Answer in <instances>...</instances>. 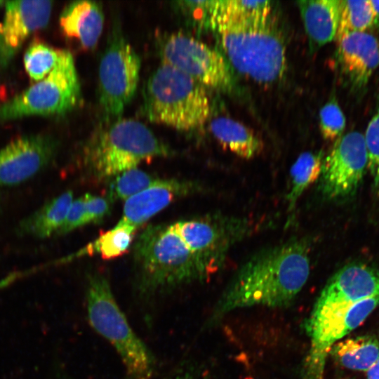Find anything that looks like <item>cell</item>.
Returning <instances> with one entry per match:
<instances>
[{"mask_svg":"<svg viewBox=\"0 0 379 379\" xmlns=\"http://www.w3.org/2000/svg\"><path fill=\"white\" fill-rule=\"evenodd\" d=\"M310 271V245L303 239L288 241L255 254L232 278L207 325H213L240 308L287 305L306 284Z\"/></svg>","mask_w":379,"mask_h":379,"instance_id":"1","label":"cell"},{"mask_svg":"<svg viewBox=\"0 0 379 379\" xmlns=\"http://www.w3.org/2000/svg\"><path fill=\"white\" fill-rule=\"evenodd\" d=\"M206 24L213 29L229 65L258 84L279 81L286 69L284 41L268 22L247 25L229 20L214 12L209 2Z\"/></svg>","mask_w":379,"mask_h":379,"instance_id":"2","label":"cell"},{"mask_svg":"<svg viewBox=\"0 0 379 379\" xmlns=\"http://www.w3.org/2000/svg\"><path fill=\"white\" fill-rule=\"evenodd\" d=\"M136 286L144 295L206 278L197 260L171 225L145 227L133 245Z\"/></svg>","mask_w":379,"mask_h":379,"instance_id":"3","label":"cell"},{"mask_svg":"<svg viewBox=\"0 0 379 379\" xmlns=\"http://www.w3.org/2000/svg\"><path fill=\"white\" fill-rule=\"evenodd\" d=\"M171 153L142 122L119 119L90 138L84 147L83 162L91 177L102 180L136 168L142 161Z\"/></svg>","mask_w":379,"mask_h":379,"instance_id":"4","label":"cell"},{"mask_svg":"<svg viewBox=\"0 0 379 379\" xmlns=\"http://www.w3.org/2000/svg\"><path fill=\"white\" fill-rule=\"evenodd\" d=\"M143 112L152 122L187 131L207 121L211 102L204 86L161 63L147 81Z\"/></svg>","mask_w":379,"mask_h":379,"instance_id":"5","label":"cell"},{"mask_svg":"<svg viewBox=\"0 0 379 379\" xmlns=\"http://www.w3.org/2000/svg\"><path fill=\"white\" fill-rule=\"evenodd\" d=\"M86 306L91 326L117 350L130 376L149 379L155 368L154 358L128 323L102 274L88 277Z\"/></svg>","mask_w":379,"mask_h":379,"instance_id":"6","label":"cell"},{"mask_svg":"<svg viewBox=\"0 0 379 379\" xmlns=\"http://www.w3.org/2000/svg\"><path fill=\"white\" fill-rule=\"evenodd\" d=\"M81 99V87L74 58L65 50L53 69L43 79L0 106V121L27 116L61 114Z\"/></svg>","mask_w":379,"mask_h":379,"instance_id":"7","label":"cell"},{"mask_svg":"<svg viewBox=\"0 0 379 379\" xmlns=\"http://www.w3.org/2000/svg\"><path fill=\"white\" fill-rule=\"evenodd\" d=\"M140 59L114 23L98 67L99 102L109 120L121 119L139 81Z\"/></svg>","mask_w":379,"mask_h":379,"instance_id":"8","label":"cell"},{"mask_svg":"<svg viewBox=\"0 0 379 379\" xmlns=\"http://www.w3.org/2000/svg\"><path fill=\"white\" fill-rule=\"evenodd\" d=\"M161 63L204 86L225 92L234 86L232 69L224 55L196 38L182 32L164 36L159 44Z\"/></svg>","mask_w":379,"mask_h":379,"instance_id":"9","label":"cell"},{"mask_svg":"<svg viewBox=\"0 0 379 379\" xmlns=\"http://www.w3.org/2000/svg\"><path fill=\"white\" fill-rule=\"evenodd\" d=\"M368 157L364 135L350 131L342 135L323 161L321 190L329 199L352 194L361 181Z\"/></svg>","mask_w":379,"mask_h":379,"instance_id":"10","label":"cell"},{"mask_svg":"<svg viewBox=\"0 0 379 379\" xmlns=\"http://www.w3.org/2000/svg\"><path fill=\"white\" fill-rule=\"evenodd\" d=\"M57 147L56 140L44 135L11 141L0 149V186L16 185L34 176L51 162Z\"/></svg>","mask_w":379,"mask_h":379,"instance_id":"11","label":"cell"},{"mask_svg":"<svg viewBox=\"0 0 379 379\" xmlns=\"http://www.w3.org/2000/svg\"><path fill=\"white\" fill-rule=\"evenodd\" d=\"M376 296H379V271L363 264H350L327 282L312 310H335Z\"/></svg>","mask_w":379,"mask_h":379,"instance_id":"12","label":"cell"},{"mask_svg":"<svg viewBox=\"0 0 379 379\" xmlns=\"http://www.w3.org/2000/svg\"><path fill=\"white\" fill-rule=\"evenodd\" d=\"M52 6L50 1L6 2L0 22V62L6 63L31 34L47 25Z\"/></svg>","mask_w":379,"mask_h":379,"instance_id":"13","label":"cell"},{"mask_svg":"<svg viewBox=\"0 0 379 379\" xmlns=\"http://www.w3.org/2000/svg\"><path fill=\"white\" fill-rule=\"evenodd\" d=\"M174 230L199 263L208 277L219 267L227 243L224 228L213 218L180 220Z\"/></svg>","mask_w":379,"mask_h":379,"instance_id":"14","label":"cell"},{"mask_svg":"<svg viewBox=\"0 0 379 379\" xmlns=\"http://www.w3.org/2000/svg\"><path fill=\"white\" fill-rule=\"evenodd\" d=\"M191 181L159 178L152 186L125 201L118 222L138 229L174 201L197 191Z\"/></svg>","mask_w":379,"mask_h":379,"instance_id":"15","label":"cell"},{"mask_svg":"<svg viewBox=\"0 0 379 379\" xmlns=\"http://www.w3.org/2000/svg\"><path fill=\"white\" fill-rule=\"evenodd\" d=\"M336 39L343 72L354 88H364L379 66V41L366 32L345 33Z\"/></svg>","mask_w":379,"mask_h":379,"instance_id":"16","label":"cell"},{"mask_svg":"<svg viewBox=\"0 0 379 379\" xmlns=\"http://www.w3.org/2000/svg\"><path fill=\"white\" fill-rule=\"evenodd\" d=\"M59 22L67 37L77 40L85 49H92L102 32V7L100 3L93 1L72 2L63 10Z\"/></svg>","mask_w":379,"mask_h":379,"instance_id":"17","label":"cell"},{"mask_svg":"<svg viewBox=\"0 0 379 379\" xmlns=\"http://www.w3.org/2000/svg\"><path fill=\"white\" fill-rule=\"evenodd\" d=\"M298 5L310 51H314L335 39L340 20V0L299 1Z\"/></svg>","mask_w":379,"mask_h":379,"instance_id":"18","label":"cell"},{"mask_svg":"<svg viewBox=\"0 0 379 379\" xmlns=\"http://www.w3.org/2000/svg\"><path fill=\"white\" fill-rule=\"evenodd\" d=\"M210 130L221 145L237 156L249 159L263 149L261 138L244 124L226 117H218L211 121Z\"/></svg>","mask_w":379,"mask_h":379,"instance_id":"19","label":"cell"},{"mask_svg":"<svg viewBox=\"0 0 379 379\" xmlns=\"http://www.w3.org/2000/svg\"><path fill=\"white\" fill-rule=\"evenodd\" d=\"M73 200L72 191L65 192L52 199L23 219L18 227V232L37 239L55 235L64 222Z\"/></svg>","mask_w":379,"mask_h":379,"instance_id":"20","label":"cell"},{"mask_svg":"<svg viewBox=\"0 0 379 379\" xmlns=\"http://www.w3.org/2000/svg\"><path fill=\"white\" fill-rule=\"evenodd\" d=\"M331 349L340 364L351 370L367 371L379 359V342L370 335L340 340Z\"/></svg>","mask_w":379,"mask_h":379,"instance_id":"21","label":"cell"},{"mask_svg":"<svg viewBox=\"0 0 379 379\" xmlns=\"http://www.w3.org/2000/svg\"><path fill=\"white\" fill-rule=\"evenodd\" d=\"M136 230L134 227L118 222L112 229L100 233L94 241L69 255L66 260L94 254H99L105 260L119 257L131 246Z\"/></svg>","mask_w":379,"mask_h":379,"instance_id":"22","label":"cell"},{"mask_svg":"<svg viewBox=\"0 0 379 379\" xmlns=\"http://www.w3.org/2000/svg\"><path fill=\"white\" fill-rule=\"evenodd\" d=\"M216 13L237 22L262 25L270 21L272 4L269 1H211Z\"/></svg>","mask_w":379,"mask_h":379,"instance_id":"23","label":"cell"},{"mask_svg":"<svg viewBox=\"0 0 379 379\" xmlns=\"http://www.w3.org/2000/svg\"><path fill=\"white\" fill-rule=\"evenodd\" d=\"M323 157L321 152H302L291 169V188L287 195L288 209L293 210L297 200L306 188L321 175Z\"/></svg>","mask_w":379,"mask_h":379,"instance_id":"24","label":"cell"},{"mask_svg":"<svg viewBox=\"0 0 379 379\" xmlns=\"http://www.w3.org/2000/svg\"><path fill=\"white\" fill-rule=\"evenodd\" d=\"M374 24L375 17L371 1H340L336 37L349 32H364Z\"/></svg>","mask_w":379,"mask_h":379,"instance_id":"25","label":"cell"},{"mask_svg":"<svg viewBox=\"0 0 379 379\" xmlns=\"http://www.w3.org/2000/svg\"><path fill=\"white\" fill-rule=\"evenodd\" d=\"M65 50L55 48L41 42H33L24 55V65L29 78L39 81L45 78L58 62Z\"/></svg>","mask_w":379,"mask_h":379,"instance_id":"26","label":"cell"},{"mask_svg":"<svg viewBox=\"0 0 379 379\" xmlns=\"http://www.w3.org/2000/svg\"><path fill=\"white\" fill-rule=\"evenodd\" d=\"M159 178L137 167L125 171L114 177L107 197L114 200L126 201L132 196L146 190Z\"/></svg>","mask_w":379,"mask_h":379,"instance_id":"27","label":"cell"},{"mask_svg":"<svg viewBox=\"0 0 379 379\" xmlns=\"http://www.w3.org/2000/svg\"><path fill=\"white\" fill-rule=\"evenodd\" d=\"M345 117L335 97H331L319 111V128L323 138L335 140L345 128Z\"/></svg>","mask_w":379,"mask_h":379,"instance_id":"28","label":"cell"},{"mask_svg":"<svg viewBox=\"0 0 379 379\" xmlns=\"http://www.w3.org/2000/svg\"><path fill=\"white\" fill-rule=\"evenodd\" d=\"M364 137L368 157L367 168L371 172L375 191L379 194V108L368 121Z\"/></svg>","mask_w":379,"mask_h":379,"instance_id":"29","label":"cell"},{"mask_svg":"<svg viewBox=\"0 0 379 379\" xmlns=\"http://www.w3.org/2000/svg\"><path fill=\"white\" fill-rule=\"evenodd\" d=\"M86 218L88 223H100L109 214L112 201L107 197L91 194L84 195Z\"/></svg>","mask_w":379,"mask_h":379,"instance_id":"30","label":"cell"},{"mask_svg":"<svg viewBox=\"0 0 379 379\" xmlns=\"http://www.w3.org/2000/svg\"><path fill=\"white\" fill-rule=\"evenodd\" d=\"M88 224L84 196L73 200L62 226L55 236L66 234Z\"/></svg>","mask_w":379,"mask_h":379,"instance_id":"31","label":"cell"},{"mask_svg":"<svg viewBox=\"0 0 379 379\" xmlns=\"http://www.w3.org/2000/svg\"><path fill=\"white\" fill-rule=\"evenodd\" d=\"M366 372L367 379H379V359Z\"/></svg>","mask_w":379,"mask_h":379,"instance_id":"32","label":"cell"},{"mask_svg":"<svg viewBox=\"0 0 379 379\" xmlns=\"http://www.w3.org/2000/svg\"><path fill=\"white\" fill-rule=\"evenodd\" d=\"M166 379H197L190 371H181Z\"/></svg>","mask_w":379,"mask_h":379,"instance_id":"33","label":"cell"},{"mask_svg":"<svg viewBox=\"0 0 379 379\" xmlns=\"http://www.w3.org/2000/svg\"><path fill=\"white\" fill-rule=\"evenodd\" d=\"M3 3H4V2L2 1H0V6H1V5Z\"/></svg>","mask_w":379,"mask_h":379,"instance_id":"34","label":"cell"}]
</instances>
